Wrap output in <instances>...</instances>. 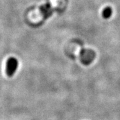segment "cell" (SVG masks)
Here are the masks:
<instances>
[{
	"mask_svg": "<svg viewBox=\"0 0 120 120\" xmlns=\"http://www.w3.org/2000/svg\"><path fill=\"white\" fill-rule=\"evenodd\" d=\"M112 14V10L111 8H110V7L105 8L102 11V16L105 19L110 18L111 17Z\"/></svg>",
	"mask_w": 120,
	"mask_h": 120,
	"instance_id": "obj_2",
	"label": "cell"
},
{
	"mask_svg": "<svg viewBox=\"0 0 120 120\" xmlns=\"http://www.w3.org/2000/svg\"><path fill=\"white\" fill-rule=\"evenodd\" d=\"M18 62L17 59L11 57L8 60L6 64V73L8 76L11 77L14 75L17 70Z\"/></svg>",
	"mask_w": 120,
	"mask_h": 120,
	"instance_id": "obj_1",
	"label": "cell"
},
{
	"mask_svg": "<svg viewBox=\"0 0 120 120\" xmlns=\"http://www.w3.org/2000/svg\"><path fill=\"white\" fill-rule=\"evenodd\" d=\"M41 9H42V12L44 13V14L46 15V16L47 15V14H48V15H49L50 12V8L49 5H45V6H42Z\"/></svg>",
	"mask_w": 120,
	"mask_h": 120,
	"instance_id": "obj_3",
	"label": "cell"
}]
</instances>
